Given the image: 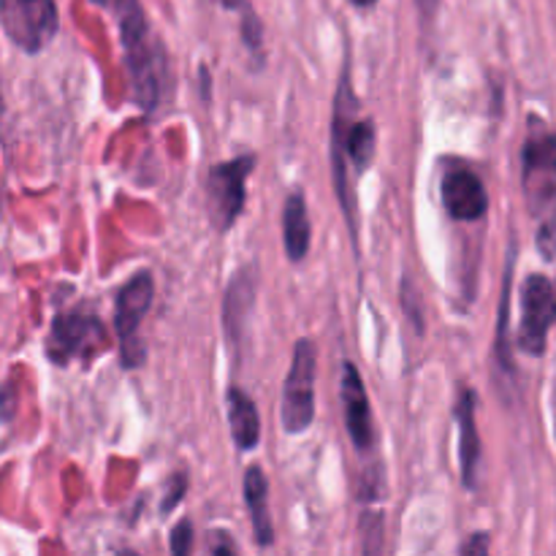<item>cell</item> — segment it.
I'll use <instances>...</instances> for the list:
<instances>
[{"instance_id":"8992f818","label":"cell","mask_w":556,"mask_h":556,"mask_svg":"<svg viewBox=\"0 0 556 556\" xmlns=\"http://www.w3.org/2000/svg\"><path fill=\"white\" fill-rule=\"evenodd\" d=\"M255 168V155H239L233 161L212 166L206 179V195H210V212L217 231H228L244 210V185Z\"/></svg>"},{"instance_id":"ffe728a7","label":"cell","mask_w":556,"mask_h":556,"mask_svg":"<svg viewBox=\"0 0 556 556\" xmlns=\"http://www.w3.org/2000/svg\"><path fill=\"white\" fill-rule=\"evenodd\" d=\"M416 5H418V11H421L424 20H432V16L438 14L440 0H416Z\"/></svg>"},{"instance_id":"e0dca14e","label":"cell","mask_w":556,"mask_h":556,"mask_svg":"<svg viewBox=\"0 0 556 556\" xmlns=\"http://www.w3.org/2000/svg\"><path fill=\"white\" fill-rule=\"evenodd\" d=\"M185 486H188V478H185V476H174L172 489H168L166 500H163V505H161L163 514H168V510L177 508V505L182 503V497H185Z\"/></svg>"},{"instance_id":"4fadbf2b","label":"cell","mask_w":556,"mask_h":556,"mask_svg":"<svg viewBox=\"0 0 556 556\" xmlns=\"http://www.w3.org/2000/svg\"><path fill=\"white\" fill-rule=\"evenodd\" d=\"M244 503L250 508V521H253L255 543L258 546H271L275 543V530L269 519V481L258 465L248 467L244 472Z\"/></svg>"},{"instance_id":"44dd1931","label":"cell","mask_w":556,"mask_h":556,"mask_svg":"<svg viewBox=\"0 0 556 556\" xmlns=\"http://www.w3.org/2000/svg\"><path fill=\"white\" fill-rule=\"evenodd\" d=\"M353 5H358V9H369V5H375L378 0H351Z\"/></svg>"},{"instance_id":"5b68a950","label":"cell","mask_w":556,"mask_h":556,"mask_svg":"<svg viewBox=\"0 0 556 556\" xmlns=\"http://www.w3.org/2000/svg\"><path fill=\"white\" fill-rule=\"evenodd\" d=\"M0 22L9 41L27 54L41 52L60 27L54 0H0Z\"/></svg>"},{"instance_id":"7c38bea8","label":"cell","mask_w":556,"mask_h":556,"mask_svg":"<svg viewBox=\"0 0 556 556\" xmlns=\"http://www.w3.org/2000/svg\"><path fill=\"white\" fill-rule=\"evenodd\" d=\"M476 391L462 389L459 402H456V424H459V467L465 486L476 489L478 481V462H481V434L476 424Z\"/></svg>"},{"instance_id":"2e32d148","label":"cell","mask_w":556,"mask_h":556,"mask_svg":"<svg viewBox=\"0 0 556 556\" xmlns=\"http://www.w3.org/2000/svg\"><path fill=\"white\" fill-rule=\"evenodd\" d=\"M190 546H193V527H190V521H179L172 530V552L185 556L190 552Z\"/></svg>"},{"instance_id":"9a60e30c","label":"cell","mask_w":556,"mask_h":556,"mask_svg":"<svg viewBox=\"0 0 556 556\" xmlns=\"http://www.w3.org/2000/svg\"><path fill=\"white\" fill-rule=\"evenodd\" d=\"M282 242L291 261H302L309 253V215L302 193H291L282 206Z\"/></svg>"},{"instance_id":"d6986e66","label":"cell","mask_w":556,"mask_h":556,"mask_svg":"<svg viewBox=\"0 0 556 556\" xmlns=\"http://www.w3.org/2000/svg\"><path fill=\"white\" fill-rule=\"evenodd\" d=\"M486 552H489V535H483V532L472 535L470 541L462 546V554H486Z\"/></svg>"},{"instance_id":"ac0fdd59","label":"cell","mask_w":556,"mask_h":556,"mask_svg":"<svg viewBox=\"0 0 556 556\" xmlns=\"http://www.w3.org/2000/svg\"><path fill=\"white\" fill-rule=\"evenodd\" d=\"M242 33H244V41H248V47H253V49L261 47V25H258V20L253 16V11H248V14H244Z\"/></svg>"},{"instance_id":"5bb4252c","label":"cell","mask_w":556,"mask_h":556,"mask_svg":"<svg viewBox=\"0 0 556 556\" xmlns=\"http://www.w3.org/2000/svg\"><path fill=\"white\" fill-rule=\"evenodd\" d=\"M228 421L239 451H253L261 443V418L253 400L242 389L228 391Z\"/></svg>"},{"instance_id":"9c48e42d","label":"cell","mask_w":556,"mask_h":556,"mask_svg":"<svg viewBox=\"0 0 556 556\" xmlns=\"http://www.w3.org/2000/svg\"><path fill=\"white\" fill-rule=\"evenodd\" d=\"M152 293H155L152 275L150 271H141L134 280L125 282L117 296V304H114V329H117L119 342H123L125 362L130 358V345L136 342V331H139L141 320H144V315L152 307Z\"/></svg>"},{"instance_id":"3957f363","label":"cell","mask_w":556,"mask_h":556,"mask_svg":"<svg viewBox=\"0 0 556 556\" xmlns=\"http://www.w3.org/2000/svg\"><path fill=\"white\" fill-rule=\"evenodd\" d=\"M356 112V101H353L351 74H342L340 90H337V109H334V134H331V163H334V182L337 195H340L342 206H345V217L351 220V228H356V210H353V199L348 195V179H345V155L351 157L353 166L358 172L372 163L375 157V125L372 119H351Z\"/></svg>"},{"instance_id":"52a82bcc","label":"cell","mask_w":556,"mask_h":556,"mask_svg":"<svg viewBox=\"0 0 556 556\" xmlns=\"http://www.w3.org/2000/svg\"><path fill=\"white\" fill-rule=\"evenodd\" d=\"M556 320L554 286L543 275H530L521 286V326L519 348L527 356L546 353L548 331Z\"/></svg>"},{"instance_id":"8fae6325","label":"cell","mask_w":556,"mask_h":556,"mask_svg":"<svg viewBox=\"0 0 556 556\" xmlns=\"http://www.w3.org/2000/svg\"><path fill=\"white\" fill-rule=\"evenodd\" d=\"M443 204L454 220L470 223L486 215L489 195L470 168H451L443 177Z\"/></svg>"},{"instance_id":"7a4b0ae2","label":"cell","mask_w":556,"mask_h":556,"mask_svg":"<svg viewBox=\"0 0 556 556\" xmlns=\"http://www.w3.org/2000/svg\"><path fill=\"white\" fill-rule=\"evenodd\" d=\"M521 188L527 206L535 217L541 233L538 248L546 258L556 255V134L541 130L527 139L521 150Z\"/></svg>"},{"instance_id":"277c9868","label":"cell","mask_w":556,"mask_h":556,"mask_svg":"<svg viewBox=\"0 0 556 556\" xmlns=\"http://www.w3.org/2000/svg\"><path fill=\"white\" fill-rule=\"evenodd\" d=\"M315 418V345L299 340L293 348V362L282 383L280 424L288 434L307 432Z\"/></svg>"},{"instance_id":"30bf717a","label":"cell","mask_w":556,"mask_h":556,"mask_svg":"<svg viewBox=\"0 0 556 556\" xmlns=\"http://www.w3.org/2000/svg\"><path fill=\"white\" fill-rule=\"evenodd\" d=\"M342 405H345V429L356 451H369L375 443L372 410H369L367 391H364L362 375L351 362L342 364Z\"/></svg>"},{"instance_id":"6da1fadb","label":"cell","mask_w":556,"mask_h":556,"mask_svg":"<svg viewBox=\"0 0 556 556\" xmlns=\"http://www.w3.org/2000/svg\"><path fill=\"white\" fill-rule=\"evenodd\" d=\"M117 11L119 22V41L125 52V68L130 76V90L134 101L144 112H152L161 101V81H163V58L161 47L152 38L150 25L144 20V9L139 0H109ZM106 3V5H109Z\"/></svg>"},{"instance_id":"ba28073f","label":"cell","mask_w":556,"mask_h":556,"mask_svg":"<svg viewBox=\"0 0 556 556\" xmlns=\"http://www.w3.org/2000/svg\"><path fill=\"white\" fill-rule=\"evenodd\" d=\"M103 345V329L87 315H60L47 340V356L54 364H68L76 356H92Z\"/></svg>"}]
</instances>
